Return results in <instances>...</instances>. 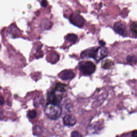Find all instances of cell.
Here are the masks:
<instances>
[{"instance_id": "obj_1", "label": "cell", "mask_w": 137, "mask_h": 137, "mask_svg": "<svg viewBox=\"0 0 137 137\" xmlns=\"http://www.w3.org/2000/svg\"><path fill=\"white\" fill-rule=\"evenodd\" d=\"M108 53L107 49L104 46L94 47L83 51L80 56L83 58H92L99 61L106 57L107 56Z\"/></svg>"}, {"instance_id": "obj_2", "label": "cell", "mask_w": 137, "mask_h": 137, "mask_svg": "<svg viewBox=\"0 0 137 137\" xmlns=\"http://www.w3.org/2000/svg\"><path fill=\"white\" fill-rule=\"evenodd\" d=\"M62 109L58 105L48 103L44 108V113L46 116L52 120H56L60 117Z\"/></svg>"}, {"instance_id": "obj_3", "label": "cell", "mask_w": 137, "mask_h": 137, "mask_svg": "<svg viewBox=\"0 0 137 137\" xmlns=\"http://www.w3.org/2000/svg\"><path fill=\"white\" fill-rule=\"evenodd\" d=\"M79 68L83 74L90 75L96 71V66L91 61H83L79 63Z\"/></svg>"}, {"instance_id": "obj_4", "label": "cell", "mask_w": 137, "mask_h": 137, "mask_svg": "<svg viewBox=\"0 0 137 137\" xmlns=\"http://www.w3.org/2000/svg\"><path fill=\"white\" fill-rule=\"evenodd\" d=\"M70 20L72 23L79 28L83 27L85 24L84 18L78 14H72L70 17Z\"/></svg>"}, {"instance_id": "obj_5", "label": "cell", "mask_w": 137, "mask_h": 137, "mask_svg": "<svg viewBox=\"0 0 137 137\" xmlns=\"http://www.w3.org/2000/svg\"><path fill=\"white\" fill-rule=\"evenodd\" d=\"M48 99L49 103L58 105L62 99V97L59 94H56L55 90H53L48 94Z\"/></svg>"}, {"instance_id": "obj_6", "label": "cell", "mask_w": 137, "mask_h": 137, "mask_svg": "<svg viewBox=\"0 0 137 137\" xmlns=\"http://www.w3.org/2000/svg\"><path fill=\"white\" fill-rule=\"evenodd\" d=\"M114 30L117 33L121 36H127V30L126 26L121 22H116L114 25Z\"/></svg>"}, {"instance_id": "obj_7", "label": "cell", "mask_w": 137, "mask_h": 137, "mask_svg": "<svg viewBox=\"0 0 137 137\" xmlns=\"http://www.w3.org/2000/svg\"><path fill=\"white\" fill-rule=\"evenodd\" d=\"M76 74L71 70H64L59 74V76L61 79L63 80H70L73 78Z\"/></svg>"}, {"instance_id": "obj_8", "label": "cell", "mask_w": 137, "mask_h": 137, "mask_svg": "<svg viewBox=\"0 0 137 137\" xmlns=\"http://www.w3.org/2000/svg\"><path fill=\"white\" fill-rule=\"evenodd\" d=\"M63 122L66 126H72L75 125L76 119L74 115H67L63 118Z\"/></svg>"}, {"instance_id": "obj_9", "label": "cell", "mask_w": 137, "mask_h": 137, "mask_svg": "<svg viewBox=\"0 0 137 137\" xmlns=\"http://www.w3.org/2000/svg\"><path fill=\"white\" fill-rule=\"evenodd\" d=\"M114 66V64L112 60L110 59H106L101 63V67L105 69H111Z\"/></svg>"}, {"instance_id": "obj_10", "label": "cell", "mask_w": 137, "mask_h": 137, "mask_svg": "<svg viewBox=\"0 0 137 137\" xmlns=\"http://www.w3.org/2000/svg\"><path fill=\"white\" fill-rule=\"evenodd\" d=\"M127 63L130 65H134L137 63V57L135 55L128 56L126 58Z\"/></svg>"}, {"instance_id": "obj_11", "label": "cell", "mask_w": 137, "mask_h": 137, "mask_svg": "<svg viewBox=\"0 0 137 137\" xmlns=\"http://www.w3.org/2000/svg\"><path fill=\"white\" fill-rule=\"evenodd\" d=\"M66 85L64 83H58L56 85L54 90L60 92H64L66 91Z\"/></svg>"}, {"instance_id": "obj_12", "label": "cell", "mask_w": 137, "mask_h": 137, "mask_svg": "<svg viewBox=\"0 0 137 137\" xmlns=\"http://www.w3.org/2000/svg\"><path fill=\"white\" fill-rule=\"evenodd\" d=\"M66 39L69 42L74 43L76 42L77 39V35L73 33H70L66 36Z\"/></svg>"}, {"instance_id": "obj_13", "label": "cell", "mask_w": 137, "mask_h": 137, "mask_svg": "<svg viewBox=\"0 0 137 137\" xmlns=\"http://www.w3.org/2000/svg\"><path fill=\"white\" fill-rule=\"evenodd\" d=\"M130 30L132 34L137 37V22H133L130 25Z\"/></svg>"}, {"instance_id": "obj_14", "label": "cell", "mask_w": 137, "mask_h": 137, "mask_svg": "<svg viewBox=\"0 0 137 137\" xmlns=\"http://www.w3.org/2000/svg\"><path fill=\"white\" fill-rule=\"evenodd\" d=\"M37 115V113L35 110L30 111L28 113V116L29 118L31 119H34L36 118Z\"/></svg>"}, {"instance_id": "obj_15", "label": "cell", "mask_w": 137, "mask_h": 137, "mask_svg": "<svg viewBox=\"0 0 137 137\" xmlns=\"http://www.w3.org/2000/svg\"><path fill=\"white\" fill-rule=\"evenodd\" d=\"M71 137H82V135L78 131H75L72 132Z\"/></svg>"}, {"instance_id": "obj_16", "label": "cell", "mask_w": 137, "mask_h": 137, "mask_svg": "<svg viewBox=\"0 0 137 137\" xmlns=\"http://www.w3.org/2000/svg\"><path fill=\"white\" fill-rule=\"evenodd\" d=\"M41 5L43 7H46L48 5V3L47 1H43L41 2Z\"/></svg>"}, {"instance_id": "obj_17", "label": "cell", "mask_w": 137, "mask_h": 137, "mask_svg": "<svg viewBox=\"0 0 137 137\" xmlns=\"http://www.w3.org/2000/svg\"><path fill=\"white\" fill-rule=\"evenodd\" d=\"M131 137H137V130H135L131 134Z\"/></svg>"}, {"instance_id": "obj_18", "label": "cell", "mask_w": 137, "mask_h": 137, "mask_svg": "<svg viewBox=\"0 0 137 137\" xmlns=\"http://www.w3.org/2000/svg\"><path fill=\"white\" fill-rule=\"evenodd\" d=\"M0 101H1V105H3V104H4V99H3V97H2V96H1V99H0Z\"/></svg>"}]
</instances>
